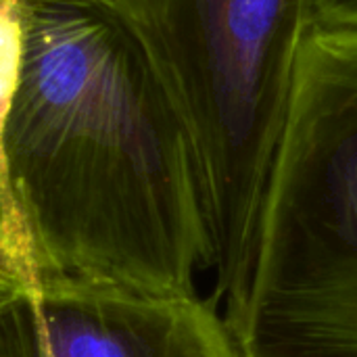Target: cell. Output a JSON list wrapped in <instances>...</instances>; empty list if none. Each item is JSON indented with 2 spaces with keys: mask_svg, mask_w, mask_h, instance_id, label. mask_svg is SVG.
Here are the masks:
<instances>
[{
  "mask_svg": "<svg viewBox=\"0 0 357 357\" xmlns=\"http://www.w3.org/2000/svg\"><path fill=\"white\" fill-rule=\"evenodd\" d=\"M0 276L197 295L213 268L192 144L92 0H2Z\"/></svg>",
  "mask_w": 357,
  "mask_h": 357,
  "instance_id": "obj_1",
  "label": "cell"
},
{
  "mask_svg": "<svg viewBox=\"0 0 357 357\" xmlns=\"http://www.w3.org/2000/svg\"><path fill=\"white\" fill-rule=\"evenodd\" d=\"M140 44L186 126L215 297L245 316L310 0H92Z\"/></svg>",
  "mask_w": 357,
  "mask_h": 357,
  "instance_id": "obj_2",
  "label": "cell"
},
{
  "mask_svg": "<svg viewBox=\"0 0 357 357\" xmlns=\"http://www.w3.org/2000/svg\"><path fill=\"white\" fill-rule=\"evenodd\" d=\"M234 339L243 357H357V31L301 44Z\"/></svg>",
  "mask_w": 357,
  "mask_h": 357,
  "instance_id": "obj_3",
  "label": "cell"
},
{
  "mask_svg": "<svg viewBox=\"0 0 357 357\" xmlns=\"http://www.w3.org/2000/svg\"><path fill=\"white\" fill-rule=\"evenodd\" d=\"M0 357H243L213 301L0 276Z\"/></svg>",
  "mask_w": 357,
  "mask_h": 357,
  "instance_id": "obj_4",
  "label": "cell"
},
{
  "mask_svg": "<svg viewBox=\"0 0 357 357\" xmlns=\"http://www.w3.org/2000/svg\"><path fill=\"white\" fill-rule=\"evenodd\" d=\"M310 29L357 31V0H310Z\"/></svg>",
  "mask_w": 357,
  "mask_h": 357,
  "instance_id": "obj_5",
  "label": "cell"
}]
</instances>
